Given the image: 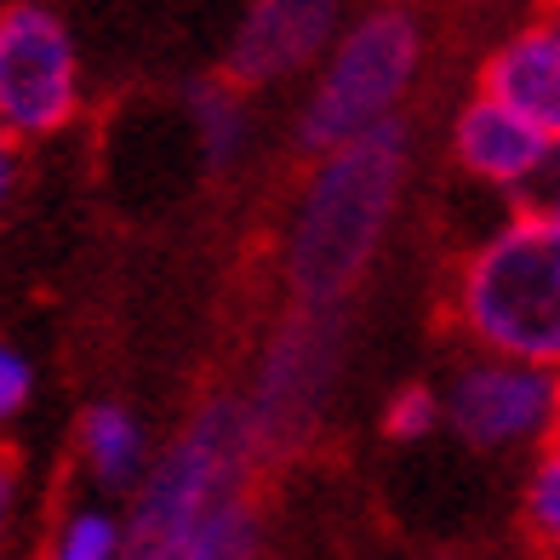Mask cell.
I'll list each match as a JSON object with an SVG mask.
<instances>
[{"label":"cell","instance_id":"7c38bea8","mask_svg":"<svg viewBox=\"0 0 560 560\" xmlns=\"http://www.w3.org/2000/svg\"><path fill=\"white\" fill-rule=\"evenodd\" d=\"M189 115H195V132H200V143H207V161L212 166H229V161L241 155V138H246L241 92H229V86H195Z\"/></svg>","mask_w":560,"mask_h":560},{"label":"cell","instance_id":"4fadbf2b","mask_svg":"<svg viewBox=\"0 0 560 560\" xmlns=\"http://www.w3.org/2000/svg\"><path fill=\"white\" fill-rule=\"evenodd\" d=\"M526 532L544 549H560V441L544 452V464L532 469L526 487Z\"/></svg>","mask_w":560,"mask_h":560},{"label":"cell","instance_id":"d6986e66","mask_svg":"<svg viewBox=\"0 0 560 560\" xmlns=\"http://www.w3.org/2000/svg\"><path fill=\"white\" fill-rule=\"evenodd\" d=\"M544 23H549V30L560 35V0H549V18H544Z\"/></svg>","mask_w":560,"mask_h":560},{"label":"cell","instance_id":"e0dca14e","mask_svg":"<svg viewBox=\"0 0 560 560\" xmlns=\"http://www.w3.org/2000/svg\"><path fill=\"white\" fill-rule=\"evenodd\" d=\"M12 184H18V155H12V132H0V212L12 200Z\"/></svg>","mask_w":560,"mask_h":560},{"label":"cell","instance_id":"6da1fadb","mask_svg":"<svg viewBox=\"0 0 560 560\" xmlns=\"http://www.w3.org/2000/svg\"><path fill=\"white\" fill-rule=\"evenodd\" d=\"M258 435L241 400H212L143 480L132 544L155 560H235L258 549L252 464Z\"/></svg>","mask_w":560,"mask_h":560},{"label":"cell","instance_id":"9a60e30c","mask_svg":"<svg viewBox=\"0 0 560 560\" xmlns=\"http://www.w3.org/2000/svg\"><path fill=\"white\" fill-rule=\"evenodd\" d=\"M441 412H446V406H441L435 395H429V389H400V395L389 400V418H384V429H389L395 441H423L429 429L441 423Z\"/></svg>","mask_w":560,"mask_h":560},{"label":"cell","instance_id":"30bf717a","mask_svg":"<svg viewBox=\"0 0 560 560\" xmlns=\"http://www.w3.org/2000/svg\"><path fill=\"white\" fill-rule=\"evenodd\" d=\"M480 92H492L560 143V35L549 23H532L515 40H503L480 69Z\"/></svg>","mask_w":560,"mask_h":560},{"label":"cell","instance_id":"5b68a950","mask_svg":"<svg viewBox=\"0 0 560 560\" xmlns=\"http://www.w3.org/2000/svg\"><path fill=\"white\" fill-rule=\"evenodd\" d=\"M81 104V63L63 18L35 0L0 12V132L46 138L74 120Z\"/></svg>","mask_w":560,"mask_h":560},{"label":"cell","instance_id":"3957f363","mask_svg":"<svg viewBox=\"0 0 560 560\" xmlns=\"http://www.w3.org/2000/svg\"><path fill=\"white\" fill-rule=\"evenodd\" d=\"M457 320L492 354L560 366V223L549 212L509 218L464 264Z\"/></svg>","mask_w":560,"mask_h":560},{"label":"cell","instance_id":"44dd1931","mask_svg":"<svg viewBox=\"0 0 560 560\" xmlns=\"http://www.w3.org/2000/svg\"><path fill=\"white\" fill-rule=\"evenodd\" d=\"M555 441H560V412H555Z\"/></svg>","mask_w":560,"mask_h":560},{"label":"cell","instance_id":"5bb4252c","mask_svg":"<svg viewBox=\"0 0 560 560\" xmlns=\"http://www.w3.org/2000/svg\"><path fill=\"white\" fill-rule=\"evenodd\" d=\"M52 555H63V560H109V555H120V526L109 515H97V509L69 515V526L58 532Z\"/></svg>","mask_w":560,"mask_h":560},{"label":"cell","instance_id":"8992f818","mask_svg":"<svg viewBox=\"0 0 560 560\" xmlns=\"http://www.w3.org/2000/svg\"><path fill=\"white\" fill-rule=\"evenodd\" d=\"M338 366V315L303 303V315H292L269 343V361L258 372L246 412H252V435H258L264 457L298 452L320 423V400Z\"/></svg>","mask_w":560,"mask_h":560},{"label":"cell","instance_id":"2e32d148","mask_svg":"<svg viewBox=\"0 0 560 560\" xmlns=\"http://www.w3.org/2000/svg\"><path fill=\"white\" fill-rule=\"evenodd\" d=\"M23 400H30V361H23L18 349L0 343V423L18 418Z\"/></svg>","mask_w":560,"mask_h":560},{"label":"cell","instance_id":"277c9868","mask_svg":"<svg viewBox=\"0 0 560 560\" xmlns=\"http://www.w3.org/2000/svg\"><path fill=\"white\" fill-rule=\"evenodd\" d=\"M418 23L406 12H372L338 40L332 63H326L320 86L310 97V109L298 120V143L326 155V149L349 143L354 132L389 120L400 92L412 86L418 74Z\"/></svg>","mask_w":560,"mask_h":560},{"label":"cell","instance_id":"ba28073f","mask_svg":"<svg viewBox=\"0 0 560 560\" xmlns=\"http://www.w3.org/2000/svg\"><path fill=\"white\" fill-rule=\"evenodd\" d=\"M338 30V0H252L235 46H229V86H269L280 74H298Z\"/></svg>","mask_w":560,"mask_h":560},{"label":"cell","instance_id":"7a4b0ae2","mask_svg":"<svg viewBox=\"0 0 560 560\" xmlns=\"http://www.w3.org/2000/svg\"><path fill=\"white\" fill-rule=\"evenodd\" d=\"M400 177H406V132L395 126V115L326 149V161L315 166L310 189L298 200L287 241V280L298 303L338 310L361 287L372 252L395 218Z\"/></svg>","mask_w":560,"mask_h":560},{"label":"cell","instance_id":"52a82bcc","mask_svg":"<svg viewBox=\"0 0 560 560\" xmlns=\"http://www.w3.org/2000/svg\"><path fill=\"white\" fill-rule=\"evenodd\" d=\"M560 412V366L544 361H515V354H492L457 372V384L446 395L452 429L480 452L503 446H532L555 435Z\"/></svg>","mask_w":560,"mask_h":560},{"label":"cell","instance_id":"9c48e42d","mask_svg":"<svg viewBox=\"0 0 560 560\" xmlns=\"http://www.w3.org/2000/svg\"><path fill=\"white\" fill-rule=\"evenodd\" d=\"M457 161H464L480 184H498V189H521L532 177H544L549 161L560 155V143L532 126L526 115H515L509 104H498L492 92H480L475 104L457 115Z\"/></svg>","mask_w":560,"mask_h":560},{"label":"cell","instance_id":"ffe728a7","mask_svg":"<svg viewBox=\"0 0 560 560\" xmlns=\"http://www.w3.org/2000/svg\"><path fill=\"white\" fill-rule=\"evenodd\" d=\"M544 212H549V218H555V223H560V189H555V195H549V207H544Z\"/></svg>","mask_w":560,"mask_h":560},{"label":"cell","instance_id":"8fae6325","mask_svg":"<svg viewBox=\"0 0 560 560\" xmlns=\"http://www.w3.org/2000/svg\"><path fill=\"white\" fill-rule=\"evenodd\" d=\"M81 457L97 487H132L143 475V429L120 406H92L81 418Z\"/></svg>","mask_w":560,"mask_h":560},{"label":"cell","instance_id":"ac0fdd59","mask_svg":"<svg viewBox=\"0 0 560 560\" xmlns=\"http://www.w3.org/2000/svg\"><path fill=\"white\" fill-rule=\"evenodd\" d=\"M7 503H12V452H0V526H7Z\"/></svg>","mask_w":560,"mask_h":560}]
</instances>
